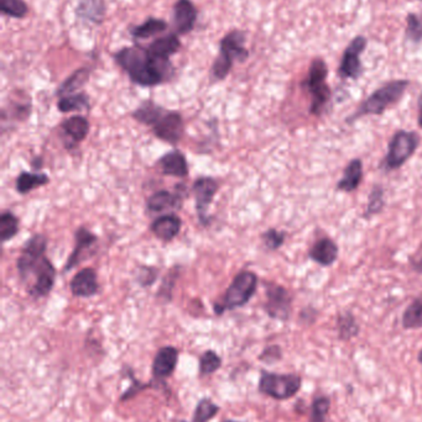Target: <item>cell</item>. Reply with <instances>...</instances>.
<instances>
[{"instance_id":"6da1fadb","label":"cell","mask_w":422,"mask_h":422,"mask_svg":"<svg viewBox=\"0 0 422 422\" xmlns=\"http://www.w3.org/2000/svg\"><path fill=\"white\" fill-rule=\"evenodd\" d=\"M115 62L128 73L132 82L141 87H155L169 78L173 66L169 60L153 57L140 46L124 47L115 53Z\"/></svg>"},{"instance_id":"7a4b0ae2","label":"cell","mask_w":422,"mask_h":422,"mask_svg":"<svg viewBox=\"0 0 422 422\" xmlns=\"http://www.w3.org/2000/svg\"><path fill=\"white\" fill-rule=\"evenodd\" d=\"M410 82L406 79H397L393 82L386 83L383 87L377 89L373 94L365 99L356 113L347 119V122H353L356 120L363 118L365 115H382L385 110L391 105L397 104V101L403 98Z\"/></svg>"},{"instance_id":"3957f363","label":"cell","mask_w":422,"mask_h":422,"mask_svg":"<svg viewBox=\"0 0 422 422\" xmlns=\"http://www.w3.org/2000/svg\"><path fill=\"white\" fill-rule=\"evenodd\" d=\"M248 57L249 51L245 49V34L240 30L228 32L221 41V51L212 67V77L216 81H223L229 75L234 61L244 62Z\"/></svg>"},{"instance_id":"277c9868","label":"cell","mask_w":422,"mask_h":422,"mask_svg":"<svg viewBox=\"0 0 422 422\" xmlns=\"http://www.w3.org/2000/svg\"><path fill=\"white\" fill-rule=\"evenodd\" d=\"M302 386V377L296 373L268 372L262 371L258 391L260 394L277 401H284L294 397Z\"/></svg>"},{"instance_id":"5b68a950","label":"cell","mask_w":422,"mask_h":422,"mask_svg":"<svg viewBox=\"0 0 422 422\" xmlns=\"http://www.w3.org/2000/svg\"><path fill=\"white\" fill-rule=\"evenodd\" d=\"M258 287V277L256 273L249 271L240 272L228 287L221 303L214 305V313L222 315L227 310L242 308L249 303L250 299L256 294Z\"/></svg>"},{"instance_id":"8992f818","label":"cell","mask_w":422,"mask_h":422,"mask_svg":"<svg viewBox=\"0 0 422 422\" xmlns=\"http://www.w3.org/2000/svg\"><path fill=\"white\" fill-rule=\"evenodd\" d=\"M327 75H328V68H327L326 62L322 58L314 60L310 66L307 79L303 83V85L311 94L310 113L314 115L322 114L332 95L331 89L327 85Z\"/></svg>"},{"instance_id":"52a82bcc","label":"cell","mask_w":422,"mask_h":422,"mask_svg":"<svg viewBox=\"0 0 422 422\" xmlns=\"http://www.w3.org/2000/svg\"><path fill=\"white\" fill-rule=\"evenodd\" d=\"M420 146V136L415 131H397L390 140L385 164L388 170H399L415 153Z\"/></svg>"},{"instance_id":"ba28073f","label":"cell","mask_w":422,"mask_h":422,"mask_svg":"<svg viewBox=\"0 0 422 422\" xmlns=\"http://www.w3.org/2000/svg\"><path fill=\"white\" fill-rule=\"evenodd\" d=\"M293 298L288 290L275 283L266 284V303L264 309L271 319L288 321L291 315Z\"/></svg>"},{"instance_id":"9c48e42d","label":"cell","mask_w":422,"mask_h":422,"mask_svg":"<svg viewBox=\"0 0 422 422\" xmlns=\"http://www.w3.org/2000/svg\"><path fill=\"white\" fill-rule=\"evenodd\" d=\"M367 44L368 42L364 36H357L347 46L339 64V76L345 79H358L362 76L363 66L359 57L364 52Z\"/></svg>"},{"instance_id":"30bf717a","label":"cell","mask_w":422,"mask_h":422,"mask_svg":"<svg viewBox=\"0 0 422 422\" xmlns=\"http://www.w3.org/2000/svg\"><path fill=\"white\" fill-rule=\"evenodd\" d=\"M47 239L44 235H35L25 243L18 259V271L23 279L30 276L34 267L45 257Z\"/></svg>"},{"instance_id":"8fae6325","label":"cell","mask_w":422,"mask_h":422,"mask_svg":"<svg viewBox=\"0 0 422 422\" xmlns=\"http://www.w3.org/2000/svg\"><path fill=\"white\" fill-rule=\"evenodd\" d=\"M151 127L156 137L165 142L176 144L184 133V120L181 114L177 111H167L164 109V111Z\"/></svg>"},{"instance_id":"7c38bea8","label":"cell","mask_w":422,"mask_h":422,"mask_svg":"<svg viewBox=\"0 0 422 422\" xmlns=\"http://www.w3.org/2000/svg\"><path fill=\"white\" fill-rule=\"evenodd\" d=\"M177 363H179V350L173 346L161 347L155 354L151 367L153 383L165 384L166 379L173 377Z\"/></svg>"},{"instance_id":"4fadbf2b","label":"cell","mask_w":422,"mask_h":422,"mask_svg":"<svg viewBox=\"0 0 422 422\" xmlns=\"http://www.w3.org/2000/svg\"><path fill=\"white\" fill-rule=\"evenodd\" d=\"M218 190V183L211 176L199 178L193 184V194L196 198V209L201 222H208V209Z\"/></svg>"},{"instance_id":"5bb4252c","label":"cell","mask_w":422,"mask_h":422,"mask_svg":"<svg viewBox=\"0 0 422 422\" xmlns=\"http://www.w3.org/2000/svg\"><path fill=\"white\" fill-rule=\"evenodd\" d=\"M35 276L36 280L32 284L30 288V294L34 298H42L46 296L55 284V278H56V269L49 259L44 257L38 262V265L34 267L30 276Z\"/></svg>"},{"instance_id":"9a60e30c","label":"cell","mask_w":422,"mask_h":422,"mask_svg":"<svg viewBox=\"0 0 422 422\" xmlns=\"http://www.w3.org/2000/svg\"><path fill=\"white\" fill-rule=\"evenodd\" d=\"M197 9L191 0H177L173 7V23L179 35H186L193 30L197 21Z\"/></svg>"},{"instance_id":"2e32d148","label":"cell","mask_w":422,"mask_h":422,"mask_svg":"<svg viewBox=\"0 0 422 422\" xmlns=\"http://www.w3.org/2000/svg\"><path fill=\"white\" fill-rule=\"evenodd\" d=\"M99 289L97 273L92 268H84L78 272L71 280V291L78 298H90L96 295Z\"/></svg>"},{"instance_id":"e0dca14e","label":"cell","mask_w":422,"mask_h":422,"mask_svg":"<svg viewBox=\"0 0 422 422\" xmlns=\"http://www.w3.org/2000/svg\"><path fill=\"white\" fill-rule=\"evenodd\" d=\"M182 227V221L177 215L167 214L158 217L151 224V231L161 241H173Z\"/></svg>"},{"instance_id":"ac0fdd59","label":"cell","mask_w":422,"mask_h":422,"mask_svg":"<svg viewBox=\"0 0 422 422\" xmlns=\"http://www.w3.org/2000/svg\"><path fill=\"white\" fill-rule=\"evenodd\" d=\"M310 259L323 267L332 265L338 259V246L333 239H319L310 250Z\"/></svg>"},{"instance_id":"d6986e66","label":"cell","mask_w":422,"mask_h":422,"mask_svg":"<svg viewBox=\"0 0 422 422\" xmlns=\"http://www.w3.org/2000/svg\"><path fill=\"white\" fill-rule=\"evenodd\" d=\"M61 129L64 135L70 139L71 148L73 147V145L82 142L87 137L88 131H90V122L84 116L75 115V116H71L70 119L64 120Z\"/></svg>"},{"instance_id":"ffe728a7","label":"cell","mask_w":422,"mask_h":422,"mask_svg":"<svg viewBox=\"0 0 422 422\" xmlns=\"http://www.w3.org/2000/svg\"><path fill=\"white\" fill-rule=\"evenodd\" d=\"M179 47H181V41L177 38V35L169 34L166 36L153 40V42L149 44L147 50L153 57L160 58V60H169L179 50Z\"/></svg>"},{"instance_id":"44dd1931","label":"cell","mask_w":422,"mask_h":422,"mask_svg":"<svg viewBox=\"0 0 422 422\" xmlns=\"http://www.w3.org/2000/svg\"><path fill=\"white\" fill-rule=\"evenodd\" d=\"M362 179H363V162L356 158L345 167L343 176L339 179L337 184V189L345 193H352L358 188Z\"/></svg>"},{"instance_id":"7402d4cb","label":"cell","mask_w":422,"mask_h":422,"mask_svg":"<svg viewBox=\"0 0 422 422\" xmlns=\"http://www.w3.org/2000/svg\"><path fill=\"white\" fill-rule=\"evenodd\" d=\"M76 14L79 19L92 24H101L106 15V3L104 0H79Z\"/></svg>"},{"instance_id":"603a6c76","label":"cell","mask_w":422,"mask_h":422,"mask_svg":"<svg viewBox=\"0 0 422 422\" xmlns=\"http://www.w3.org/2000/svg\"><path fill=\"white\" fill-rule=\"evenodd\" d=\"M159 162H160L162 173L166 176L184 178L188 174V166L186 162V157L179 151L166 153L165 156L161 157Z\"/></svg>"},{"instance_id":"cb8c5ba5","label":"cell","mask_w":422,"mask_h":422,"mask_svg":"<svg viewBox=\"0 0 422 422\" xmlns=\"http://www.w3.org/2000/svg\"><path fill=\"white\" fill-rule=\"evenodd\" d=\"M97 242V236L95 233H90L88 230H86L84 227L78 228L76 233V247L73 250V252L69 257V261L64 267V271H70L73 267H76L79 262V259L84 252V250L90 248Z\"/></svg>"},{"instance_id":"d4e9b609","label":"cell","mask_w":422,"mask_h":422,"mask_svg":"<svg viewBox=\"0 0 422 422\" xmlns=\"http://www.w3.org/2000/svg\"><path fill=\"white\" fill-rule=\"evenodd\" d=\"M179 204V196L167 190L158 192L147 199V209L153 213H162V211L177 208Z\"/></svg>"},{"instance_id":"484cf974","label":"cell","mask_w":422,"mask_h":422,"mask_svg":"<svg viewBox=\"0 0 422 422\" xmlns=\"http://www.w3.org/2000/svg\"><path fill=\"white\" fill-rule=\"evenodd\" d=\"M166 30L167 23L165 20L149 18L141 25L132 27L130 29V34H132L133 38L147 40V38H153V36L159 35L161 32L166 31Z\"/></svg>"},{"instance_id":"4316f807","label":"cell","mask_w":422,"mask_h":422,"mask_svg":"<svg viewBox=\"0 0 422 422\" xmlns=\"http://www.w3.org/2000/svg\"><path fill=\"white\" fill-rule=\"evenodd\" d=\"M90 70L88 68H79L75 70L58 89V95L61 98L66 95L73 94L77 90L84 87L90 79Z\"/></svg>"},{"instance_id":"83f0119b","label":"cell","mask_w":422,"mask_h":422,"mask_svg":"<svg viewBox=\"0 0 422 422\" xmlns=\"http://www.w3.org/2000/svg\"><path fill=\"white\" fill-rule=\"evenodd\" d=\"M50 179L44 173H29L23 172L20 173L16 179V192L20 194H26L29 192L38 189L40 187H44L49 184Z\"/></svg>"},{"instance_id":"f1b7e54d","label":"cell","mask_w":422,"mask_h":422,"mask_svg":"<svg viewBox=\"0 0 422 422\" xmlns=\"http://www.w3.org/2000/svg\"><path fill=\"white\" fill-rule=\"evenodd\" d=\"M337 330H338L339 340L345 341V342H348L354 337H357L360 331L358 322L352 313L349 311L339 314L338 319H337Z\"/></svg>"},{"instance_id":"f546056e","label":"cell","mask_w":422,"mask_h":422,"mask_svg":"<svg viewBox=\"0 0 422 422\" xmlns=\"http://www.w3.org/2000/svg\"><path fill=\"white\" fill-rule=\"evenodd\" d=\"M401 322L405 330H417L422 328V296L416 298L404 311Z\"/></svg>"},{"instance_id":"4dcf8cb0","label":"cell","mask_w":422,"mask_h":422,"mask_svg":"<svg viewBox=\"0 0 422 422\" xmlns=\"http://www.w3.org/2000/svg\"><path fill=\"white\" fill-rule=\"evenodd\" d=\"M164 111V107L153 104V101H145L133 113V118L141 124L153 127V122Z\"/></svg>"},{"instance_id":"1f68e13d","label":"cell","mask_w":422,"mask_h":422,"mask_svg":"<svg viewBox=\"0 0 422 422\" xmlns=\"http://www.w3.org/2000/svg\"><path fill=\"white\" fill-rule=\"evenodd\" d=\"M219 410H221V408L218 406L217 404L213 403L211 397H203L196 405L191 422L211 421L212 419L217 415Z\"/></svg>"},{"instance_id":"d6a6232c","label":"cell","mask_w":422,"mask_h":422,"mask_svg":"<svg viewBox=\"0 0 422 422\" xmlns=\"http://www.w3.org/2000/svg\"><path fill=\"white\" fill-rule=\"evenodd\" d=\"M19 219L12 211H3L0 216V239L8 242L19 233Z\"/></svg>"},{"instance_id":"836d02e7","label":"cell","mask_w":422,"mask_h":422,"mask_svg":"<svg viewBox=\"0 0 422 422\" xmlns=\"http://www.w3.org/2000/svg\"><path fill=\"white\" fill-rule=\"evenodd\" d=\"M90 107L88 96L84 93H77V94L66 95L58 101V107L62 113H71V111H78L86 107Z\"/></svg>"},{"instance_id":"e575fe53","label":"cell","mask_w":422,"mask_h":422,"mask_svg":"<svg viewBox=\"0 0 422 422\" xmlns=\"http://www.w3.org/2000/svg\"><path fill=\"white\" fill-rule=\"evenodd\" d=\"M222 367V358L218 356L217 352L208 350L201 354L199 357V375H211L217 372Z\"/></svg>"},{"instance_id":"d590c367","label":"cell","mask_w":422,"mask_h":422,"mask_svg":"<svg viewBox=\"0 0 422 422\" xmlns=\"http://www.w3.org/2000/svg\"><path fill=\"white\" fill-rule=\"evenodd\" d=\"M331 409V399L326 395L314 397L311 403L310 422H326L327 415Z\"/></svg>"},{"instance_id":"8d00e7d4","label":"cell","mask_w":422,"mask_h":422,"mask_svg":"<svg viewBox=\"0 0 422 422\" xmlns=\"http://www.w3.org/2000/svg\"><path fill=\"white\" fill-rule=\"evenodd\" d=\"M1 1V13L16 19L25 18L29 13V8L24 0H0Z\"/></svg>"},{"instance_id":"74e56055","label":"cell","mask_w":422,"mask_h":422,"mask_svg":"<svg viewBox=\"0 0 422 422\" xmlns=\"http://www.w3.org/2000/svg\"><path fill=\"white\" fill-rule=\"evenodd\" d=\"M384 208V190L380 185H374L371 190L368 205L365 210V217H369L373 215L379 214Z\"/></svg>"},{"instance_id":"f35d334b","label":"cell","mask_w":422,"mask_h":422,"mask_svg":"<svg viewBox=\"0 0 422 422\" xmlns=\"http://www.w3.org/2000/svg\"><path fill=\"white\" fill-rule=\"evenodd\" d=\"M406 38L414 44H420L422 41V16L409 14L406 18Z\"/></svg>"},{"instance_id":"ab89813d","label":"cell","mask_w":422,"mask_h":422,"mask_svg":"<svg viewBox=\"0 0 422 422\" xmlns=\"http://www.w3.org/2000/svg\"><path fill=\"white\" fill-rule=\"evenodd\" d=\"M127 375H128V378H130L132 380V384L129 386L127 391L123 393L122 397H121V401L124 403V401H128L130 399H133V397L136 395V394H139L140 391H145L147 388H153L155 385H153V382L151 383H142L140 380H138V379L135 378L134 373L133 371L128 368V373H127Z\"/></svg>"},{"instance_id":"60d3db41","label":"cell","mask_w":422,"mask_h":422,"mask_svg":"<svg viewBox=\"0 0 422 422\" xmlns=\"http://www.w3.org/2000/svg\"><path fill=\"white\" fill-rule=\"evenodd\" d=\"M262 239L266 248L271 250V251H275L284 245L285 233L276 230V228H270L268 231L262 233Z\"/></svg>"},{"instance_id":"b9f144b4","label":"cell","mask_w":422,"mask_h":422,"mask_svg":"<svg viewBox=\"0 0 422 422\" xmlns=\"http://www.w3.org/2000/svg\"><path fill=\"white\" fill-rule=\"evenodd\" d=\"M282 358V347L277 346V345H273V346H269L262 351V354L259 356V360H262L266 365H273L279 362Z\"/></svg>"},{"instance_id":"7bdbcfd3","label":"cell","mask_w":422,"mask_h":422,"mask_svg":"<svg viewBox=\"0 0 422 422\" xmlns=\"http://www.w3.org/2000/svg\"><path fill=\"white\" fill-rule=\"evenodd\" d=\"M156 276H158V273H156V269H153V268H144L142 271L140 272V277H139V282H140L144 287H147V285H151V284L155 282V279H156Z\"/></svg>"},{"instance_id":"ee69618b","label":"cell","mask_w":422,"mask_h":422,"mask_svg":"<svg viewBox=\"0 0 422 422\" xmlns=\"http://www.w3.org/2000/svg\"><path fill=\"white\" fill-rule=\"evenodd\" d=\"M410 265H412L415 271L422 273V243L416 248L414 254L410 257Z\"/></svg>"},{"instance_id":"f6af8a7d","label":"cell","mask_w":422,"mask_h":422,"mask_svg":"<svg viewBox=\"0 0 422 422\" xmlns=\"http://www.w3.org/2000/svg\"><path fill=\"white\" fill-rule=\"evenodd\" d=\"M417 124L422 129V94L419 98V116H417Z\"/></svg>"},{"instance_id":"bcb514c9","label":"cell","mask_w":422,"mask_h":422,"mask_svg":"<svg viewBox=\"0 0 422 422\" xmlns=\"http://www.w3.org/2000/svg\"><path fill=\"white\" fill-rule=\"evenodd\" d=\"M417 362L422 366V350L419 352V354H417Z\"/></svg>"},{"instance_id":"7dc6e473","label":"cell","mask_w":422,"mask_h":422,"mask_svg":"<svg viewBox=\"0 0 422 422\" xmlns=\"http://www.w3.org/2000/svg\"><path fill=\"white\" fill-rule=\"evenodd\" d=\"M223 422H238V421H234V420H228V421H223Z\"/></svg>"}]
</instances>
